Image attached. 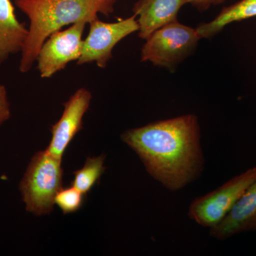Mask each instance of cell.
Returning <instances> with one entry per match:
<instances>
[{"mask_svg": "<svg viewBox=\"0 0 256 256\" xmlns=\"http://www.w3.org/2000/svg\"><path fill=\"white\" fill-rule=\"evenodd\" d=\"M148 174L172 192L200 178L204 168L198 118L190 114L156 121L122 133Z\"/></svg>", "mask_w": 256, "mask_h": 256, "instance_id": "6da1fadb", "label": "cell"}, {"mask_svg": "<svg viewBox=\"0 0 256 256\" xmlns=\"http://www.w3.org/2000/svg\"><path fill=\"white\" fill-rule=\"evenodd\" d=\"M117 0H15V4L30 21L26 43L22 50L20 70L28 73L36 62L38 52L47 38L64 26L89 24L114 12Z\"/></svg>", "mask_w": 256, "mask_h": 256, "instance_id": "7a4b0ae2", "label": "cell"}, {"mask_svg": "<svg viewBox=\"0 0 256 256\" xmlns=\"http://www.w3.org/2000/svg\"><path fill=\"white\" fill-rule=\"evenodd\" d=\"M62 160L46 150L32 158L20 184L26 210L36 216L48 214L54 210V198L63 184Z\"/></svg>", "mask_w": 256, "mask_h": 256, "instance_id": "3957f363", "label": "cell"}, {"mask_svg": "<svg viewBox=\"0 0 256 256\" xmlns=\"http://www.w3.org/2000/svg\"><path fill=\"white\" fill-rule=\"evenodd\" d=\"M200 38L196 28L176 20L158 28L146 40L141 62L174 69L193 52Z\"/></svg>", "mask_w": 256, "mask_h": 256, "instance_id": "277c9868", "label": "cell"}, {"mask_svg": "<svg viewBox=\"0 0 256 256\" xmlns=\"http://www.w3.org/2000/svg\"><path fill=\"white\" fill-rule=\"evenodd\" d=\"M256 180V166L234 176L216 190L195 198L188 207V217L202 226L213 228L226 216Z\"/></svg>", "mask_w": 256, "mask_h": 256, "instance_id": "5b68a950", "label": "cell"}, {"mask_svg": "<svg viewBox=\"0 0 256 256\" xmlns=\"http://www.w3.org/2000/svg\"><path fill=\"white\" fill-rule=\"evenodd\" d=\"M89 24L88 34L82 44V55L77 64L96 63L100 68L107 66L112 58V50L118 43L128 35L139 31V24L134 14L114 23L104 22L98 18Z\"/></svg>", "mask_w": 256, "mask_h": 256, "instance_id": "8992f818", "label": "cell"}, {"mask_svg": "<svg viewBox=\"0 0 256 256\" xmlns=\"http://www.w3.org/2000/svg\"><path fill=\"white\" fill-rule=\"evenodd\" d=\"M87 23L74 24L65 30L50 34L37 56V69L42 78H50L64 70L70 62L78 60L82 55V37Z\"/></svg>", "mask_w": 256, "mask_h": 256, "instance_id": "52a82bcc", "label": "cell"}, {"mask_svg": "<svg viewBox=\"0 0 256 256\" xmlns=\"http://www.w3.org/2000/svg\"><path fill=\"white\" fill-rule=\"evenodd\" d=\"M92 94L86 88H80L64 104L60 118L50 129L52 140L46 150L62 160L66 150L82 127V118L88 110Z\"/></svg>", "mask_w": 256, "mask_h": 256, "instance_id": "ba28073f", "label": "cell"}, {"mask_svg": "<svg viewBox=\"0 0 256 256\" xmlns=\"http://www.w3.org/2000/svg\"><path fill=\"white\" fill-rule=\"evenodd\" d=\"M256 230V180L246 190L226 216L210 228V236L225 240L237 234Z\"/></svg>", "mask_w": 256, "mask_h": 256, "instance_id": "9c48e42d", "label": "cell"}, {"mask_svg": "<svg viewBox=\"0 0 256 256\" xmlns=\"http://www.w3.org/2000/svg\"><path fill=\"white\" fill-rule=\"evenodd\" d=\"M185 0H138L133 13L138 16L139 37L146 40L153 32L178 20V11Z\"/></svg>", "mask_w": 256, "mask_h": 256, "instance_id": "30bf717a", "label": "cell"}, {"mask_svg": "<svg viewBox=\"0 0 256 256\" xmlns=\"http://www.w3.org/2000/svg\"><path fill=\"white\" fill-rule=\"evenodd\" d=\"M28 36L24 23L18 21L11 0H0V66L22 50Z\"/></svg>", "mask_w": 256, "mask_h": 256, "instance_id": "8fae6325", "label": "cell"}, {"mask_svg": "<svg viewBox=\"0 0 256 256\" xmlns=\"http://www.w3.org/2000/svg\"><path fill=\"white\" fill-rule=\"evenodd\" d=\"M254 16H256V0H240L223 8L213 21L201 24L196 30L200 38H210L229 24Z\"/></svg>", "mask_w": 256, "mask_h": 256, "instance_id": "7c38bea8", "label": "cell"}, {"mask_svg": "<svg viewBox=\"0 0 256 256\" xmlns=\"http://www.w3.org/2000/svg\"><path fill=\"white\" fill-rule=\"evenodd\" d=\"M105 158L104 156L88 158L82 169L73 173L74 178L72 186L85 195L88 193L105 172Z\"/></svg>", "mask_w": 256, "mask_h": 256, "instance_id": "4fadbf2b", "label": "cell"}, {"mask_svg": "<svg viewBox=\"0 0 256 256\" xmlns=\"http://www.w3.org/2000/svg\"><path fill=\"white\" fill-rule=\"evenodd\" d=\"M85 194L74 186L62 188L57 192L54 203L60 207L64 214L74 213L82 208Z\"/></svg>", "mask_w": 256, "mask_h": 256, "instance_id": "5bb4252c", "label": "cell"}, {"mask_svg": "<svg viewBox=\"0 0 256 256\" xmlns=\"http://www.w3.org/2000/svg\"><path fill=\"white\" fill-rule=\"evenodd\" d=\"M11 118V108L6 87L0 84V126Z\"/></svg>", "mask_w": 256, "mask_h": 256, "instance_id": "9a60e30c", "label": "cell"}, {"mask_svg": "<svg viewBox=\"0 0 256 256\" xmlns=\"http://www.w3.org/2000/svg\"><path fill=\"white\" fill-rule=\"evenodd\" d=\"M226 0H185L186 4L190 3L201 12L208 10L212 5L222 4Z\"/></svg>", "mask_w": 256, "mask_h": 256, "instance_id": "2e32d148", "label": "cell"}]
</instances>
